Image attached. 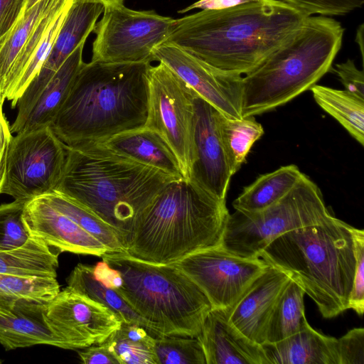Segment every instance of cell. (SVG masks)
<instances>
[{
	"instance_id": "obj_18",
	"label": "cell",
	"mask_w": 364,
	"mask_h": 364,
	"mask_svg": "<svg viewBox=\"0 0 364 364\" xmlns=\"http://www.w3.org/2000/svg\"><path fill=\"white\" fill-rule=\"evenodd\" d=\"M290 279L284 272L268 264L237 301L228 309L230 323L254 342L264 343L270 314Z\"/></svg>"
},
{
	"instance_id": "obj_31",
	"label": "cell",
	"mask_w": 364,
	"mask_h": 364,
	"mask_svg": "<svg viewBox=\"0 0 364 364\" xmlns=\"http://www.w3.org/2000/svg\"><path fill=\"white\" fill-rule=\"evenodd\" d=\"M219 124L228 164L234 175L245 161L255 142L263 135L264 129L253 116L233 119L221 113Z\"/></svg>"
},
{
	"instance_id": "obj_44",
	"label": "cell",
	"mask_w": 364,
	"mask_h": 364,
	"mask_svg": "<svg viewBox=\"0 0 364 364\" xmlns=\"http://www.w3.org/2000/svg\"><path fill=\"white\" fill-rule=\"evenodd\" d=\"M95 278L108 288L116 289L122 282L120 273L102 260L93 266Z\"/></svg>"
},
{
	"instance_id": "obj_35",
	"label": "cell",
	"mask_w": 364,
	"mask_h": 364,
	"mask_svg": "<svg viewBox=\"0 0 364 364\" xmlns=\"http://www.w3.org/2000/svg\"><path fill=\"white\" fill-rule=\"evenodd\" d=\"M71 4L65 8L55 18L50 26L36 50L33 53L24 72L18 81L10 98L12 108H15L16 102L31 82L36 77L48 58L56 36L59 32L65 15Z\"/></svg>"
},
{
	"instance_id": "obj_10",
	"label": "cell",
	"mask_w": 364,
	"mask_h": 364,
	"mask_svg": "<svg viewBox=\"0 0 364 364\" xmlns=\"http://www.w3.org/2000/svg\"><path fill=\"white\" fill-rule=\"evenodd\" d=\"M66 149L50 127L13 136L1 194L26 201L54 191L61 178Z\"/></svg>"
},
{
	"instance_id": "obj_6",
	"label": "cell",
	"mask_w": 364,
	"mask_h": 364,
	"mask_svg": "<svg viewBox=\"0 0 364 364\" xmlns=\"http://www.w3.org/2000/svg\"><path fill=\"white\" fill-rule=\"evenodd\" d=\"M344 28L331 16H308L294 34L242 77V117L291 101L332 70Z\"/></svg>"
},
{
	"instance_id": "obj_13",
	"label": "cell",
	"mask_w": 364,
	"mask_h": 364,
	"mask_svg": "<svg viewBox=\"0 0 364 364\" xmlns=\"http://www.w3.org/2000/svg\"><path fill=\"white\" fill-rule=\"evenodd\" d=\"M197 94L230 119L242 117V75L216 68L168 42L153 52Z\"/></svg>"
},
{
	"instance_id": "obj_42",
	"label": "cell",
	"mask_w": 364,
	"mask_h": 364,
	"mask_svg": "<svg viewBox=\"0 0 364 364\" xmlns=\"http://www.w3.org/2000/svg\"><path fill=\"white\" fill-rule=\"evenodd\" d=\"M25 4L26 0H0V39L16 24Z\"/></svg>"
},
{
	"instance_id": "obj_7",
	"label": "cell",
	"mask_w": 364,
	"mask_h": 364,
	"mask_svg": "<svg viewBox=\"0 0 364 364\" xmlns=\"http://www.w3.org/2000/svg\"><path fill=\"white\" fill-rule=\"evenodd\" d=\"M121 274L114 289L148 323L154 337H197L213 309L202 289L173 264H154L126 252H108L102 257Z\"/></svg>"
},
{
	"instance_id": "obj_4",
	"label": "cell",
	"mask_w": 364,
	"mask_h": 364,
	"mask_svg": "<svg viewBox=\"0 0 364 364\" xmlns=\"http://www.w3.org/2000/svg\"><path fill=\"white\" fill-rule=\"evenodd\" d=\"M225 199L188 178L168 183L134 220L124 240L127 254L171 264L221 245L229 217Z\"/></svg>"
},
{
	"instance_id": "obj_40",
	"label": "cell",
	"mask_w": 364,
	"mask_h": 364,
	"mask_svg": "<svg viewBox=\"0 0 364 364\" xmlns=\"http://www.w3.org/2000/svg\"><path fill=\"white\" fill-rule=\"evenodd\" d=\"M333 71L346 90L364 99L363 72L357 68L353 60L336 64Z\"/></svg>"
},
{
	"instance_id": "obj_25",
	"label": "cell",
	"mask_w": 364,
	"mask_h": 364,
	"mask_svg": "<svg viewBox=\"0 0 364 364\" xmlns=\"http://www.w3.org/2000/svg\"><path fill=\"white\" fill-rule=\"evenodd\" d=\"M304 173L297 166L290 164L260 175L244 188L232 202L235 210L256 212L275 203L287 195L301 178Z\"/></svg>"
},
{
	"instance_id": "obj_45",
	"label": "cell",
	"mask_w": 364,
	"mask_h": 364,
	"mask_svg": "<svg viewBox=\"0 0 364 364\" xmlns=\"http://www.w3.org/2000/svg\"><path fill=\"white\" fill-rule=\"evenodd\" d=\"M255 1L257 0H198L178 12L182 14L194 9L202 10L223 9Z\"/></svg>"
},
{
	"instance_id": "obj_33",
	"label": "cell",
	"mask_w": 364,
	"mask_h": 364,
	"mask_svg": "<svg viewBox=\"0 0 364 364\" xmlns=\"http://www.w3.org/2000/svg\"><path fill=\"white\" fill-rule=\"evenodd\" d=\"M44 195L55 208L100 240L109 252H126L119 232L95 213L55 191Z\"/></svg>"
},
{
	"instance_id": "obj_11",
	"label": "cell",
	"mask_w": 364,
	"mask_h": 364,
	"mask_svg": "<svg viewBox=\"0 0 364 364\" xmlns=\"http://www.w3.org/2000/svg\"><path fill=\"white\" fill-rule=\"evenodd\" d=\"M151 65L146 127L158 132L176 154L184 178L193 162L194 94L166 65Z\"/></svg>"
},
{
	"instance_id": "obj_2",
	"label": "cell",
	"mask_w": 364,
	"mask_h": 364,
	"mask_svg": "<svg viewBox=\"0 0 364 364\" xmlns=\"http://www.w3.org/2000/svg\"><path fill=\"white\" fill-rule=\"evenodd\" d=\"M150 62L83 63L51 128L65 145L100 142L145 126Z\"/></svg>"
},
{
	"instance_id": "obj_37",
	"label": "cell",
	"mask_w": 364,
	"mask_h": 364,
	"mask_svg": "<svg viewBox=\"0 0 364 364\" xmlns=\"http://www.w3.org/2000/svg\"><path fill=\"white\" fill-rule=\"evenodd\" d=\"M308 16H343L360 8L364 0H279Z\"/></svg>"
},
{
	"instance_id": "obj_3",
	"label": "cell",
	"mask_w": 364,
	"mask_h": 364,
	"mask_svg": "<svg viewBox=\"0 0 364 364\" xmlns=\"http://www.w3.org/2000/svg\"><path fill=\"white\" fill-rule=\"evenodd\" d=\"M65 146L64 169L54 191L110 225L123 242L139 213L168 183L178 179L101 142Z\"/></svg>"
},
{
	"instance_id": "obj_21",
	"label": "cell",
	"mask_w": 364,
	"mask_h": 364,
	"mask_svg": "<svg viewBox=\"0 0 364 364\" xmlns=\"http://www.w3.org/2000/svg\"><path fill=\"white\" fill-rule=\"evenodd\" d=\"M82 43L65 60L41 91L26 114L11 125L12 134L51 127L68 97L75 77L83 64Z\"/></svg>"
},
{
	"instance_id": "obj_27",
	"label": "cell",
	"mask_w": 364,
	"mask_h": 364,
	"mask_svg": "<svg viewBox=\"0 0 364 364\" xmlns=\"http://www.w3.org/2000/svg\"><path fill=\"white\" fill-rule=\"evenodd\" d=\"M310 90L316 102L363 146L364 99L346 90H336L316 84Z\"/></svg>"
},
{
	"instance_id": "obj_50",
	"label": "cell",
	"mask_w": 364,
	"mask_h": 364,
	"mask_svg": "<svg viewBox=\"0 0 364 364\" xmlns=\"http://www.w3.org/2000/svg\"><path fill=\"white\" fill-rule=\"evenodd\" d=\"M0 363H1V361L0 360Z\"/></svg>"
},
{
	"instance_id": "obj_1",
	"label": "cell",
	"mask_w": 364,
	"mask_h": 364,
	"mask_svg": "<svg viewBox=\"0 0 364 364\" xmlns=\"http://www.w3.org/2000/svg\"><path fill=\"white\" fill-rule=\"evenodd\" d=\"M307 16L279 0H257L176 19L166 42L216 68L242 75L289 39Z\"/></svg>"
},
{
	"instance_id": "obj_17",
	"label": "cell",
	"mask_w": 364,
	"mask_h": 364,
	"mask_svg": "<svg viewBox=\"0 0 364 364\" xmlns=\"http://www.w3.org/2000/svg\"><path fill=\"white\" fill-rule=\"evenodd\" d=\"M22 218L29 237L60 252L101 257L109 252L100 240L55 208L45 195L24 203Z\"/></svg>"
},
{
	"instance_id": "obj_39",
	"label": "cell",
	"mask_w": 364,
	"mask_h": 364,
	"mask_svg": "<svg viewBox=\"0 0 364 364\" xmlns=\"http://www.w3.org/2000/svg\"><path fill=\"white\" fill-rule=\"evenodd\" d=\"M339 364H364V328H354L337 338Z\"/></svg>"
},
{
	"instance_id": "obj_5",
	"label": "cell",
	"mask_w": 364,
	"mask_h": 364,
	"mask_svg": "<svg viewBox=\"0 0 364 364\" xmlns=\"http://www.w3.org/2000/svg\"><path fill=\"white\" fill-rule=\"evenodd\" d=\"M352 227L332 215L279 236L259 257L287 274L322 316L331 318L349 309L355 268Z\"/></svg>"
},
{
	"instance_id": "obj_14",
	"label": "cell",
	"mask_w": 364,
	"mask_h": 364,
	"mask_svg": "<svg viewBox=\"0 0 364 364\" xmlns=\"http://www.w3.org/2000/svg\"><path fill=\"white\" fill-rule=\"evenodd\" d=\"M220 112L195 92L193 162L188 179L225 199L231 177L220 132Z\"/></svg>"
},
{
	"instance_id": "obj_48",
	"label": "cell",
	"mask_w": 364,
	"mask_h": 364,
	"mask_svg": "<svg viewBox=\"0 0 364 364\" xmlns=\"http://www.w3.org/2000/svg\"><path fill=\"white\" fill-rule=\"evenodd\" d=\"M39 1H41V0H26V4H25L24 9L32 6L33 5H34L36 3H37Z\"/></svg>"
},
{
	"instance_id": "obj_16",
	"label": "cell",
	"mask_w": 364,
	"mask_h": 364,
	"mask_svg": "<svg viewBox=\"0 0 364 364\" xmlns=\"http://www.w3.org/2000/svg\"><path fill=\"white\" fill-rule=\"evenodd\" d=\"M104 9L105 6L100 3L73 0L48 58L16 102L18 113L16 119L26 114L65 60L79 45L85 43Z\"/></svg>"
},
{
	"instance_id": "obj_41",
	"label": "cell",
	"mask_w": 364,
	"mask_h": 364,
	"mask_svg": "<svg viewBox=\"0 0 364 364\" xmlns=\"http://www.w3.org/2000/svg\"><path fill=\"white\" fill-rule=\"evenodd\" d=\"M78 355L81 363L84 364H119L114 350L107 341L87 347L79 351Z\"/></svg>"
},
{
	"instance_id": "obj_26",
	"label": "cell",
	"mask_w": 364,
	"mask_h": 364,
	"mask_svg": "<svg viewBox=\"0 0 364 364\" xmlns=\"http://www.w3.org/2000/svg\"><path fill=\"white\" fill-rule=\"evenodd\" d=\"M60 1L41 0L24 9L14 27L0 39V91L2 96L11 71L23 48L43 18Z\"/></svg>"
},
{
	"instance_id": "obj_34",
	"label": "cell",
	"mask_w": 364,
	"mask_h": 364,
	"mask_svg": "<svg viewBox=\"0 0 364 364\" xmlns=\"http://www.w3.org/2000/svg\"><path fill=\"white\" fill-rule=\"evenodd\" d=\"M159 364H206L197 337L161 336L154 338Z\"/></svg>"
},
{
	"instance_id": "obj_9",
	"label": "cell",
	"mask_w": 364,
	"mask_h": 364,
	"mask_svg": "<svg viewBox=\"0 0 364 364\" xmlns=\"http://www.w3.org/2000/svg\"><path fill=\"white\" fill-rule=\"evenodd\" d=\"M175 23L176 19L154 11L133 10L124 4L105 7L93 31L91 61H154V49L166 41Z\"/></svg>"
},
{
	"instance_id": "obj_8",
	"label": "cell",
	"mask_w": 364,
	"mask_h": 364,
	"mask_svg": "<svg viewBox=\"0 0 364 364\" xmlns=\"http://www.w3.org/2000/svg\"><path fill=\"white\" fill-rule=\"evenodd\" d=\"M333 215L318 186L305 174L282 198L256 212L230 214L221 245L237 256L255 259L279 236L320 224Z\"/></svg>"
},
{
	"instance_id": "obj_15",
	"label": "cell",
	"mask_w": 364,
	"mask_h": 364,
	"mask_svg": "<svg viewBox=\"0 0 364 364\" xmlns=\"http://www.w3.org/2000/svg\"><path fill=\"white\" fill-rule=\"evenodd\" d=\"M46 312L63 328L71 350L105 342L122 323L105 305L68 286L47 304Z\"/></svg>"
},
{
	"instance_id": "obj_24",
	"label": "cell",
	"mask_w": 364,
	"mask_h": 364,
	"mask_svg": "<svg viewBox=\"0 0 364 364\" xmlns=\"http://www.w3.org/2000/svg\"><path fill=\"white\" fill-rule=\"evenodd\" d=\"M61 252L43 241L29 237L15 247L0 245V273L20 277L57 278Z\"/></svg>"
},
{
	"instance_id": "obj_19",
	"label": "cell",
	"mask_w": 364,
	"mask_h": 364,
	"mask_svg": "<svg viewBox=\"0 0 364 364\" xmlns=\"http://www.w3.org/2000/svg\"><path fill=\"white\" fill-rule=\"evenodd\" d=\"M48 302L26 301L0 310V343L6 350L36 345L70 349L63 328L46 312Z\"/></svg>"
},
{
	"instance_id": "obj_22",
	"label": "cell",
	"mask_w": 364,
	"mask_h": 364,
	"mask_svg": "<svg viewBox=\"0 0 364 364\" xmlns=\"http://www.w3.org/2000/svg\"><path fill=\"white\" fill-rule=\"evenodd\" d=\"M261 346L268 364H339L337 338L315 330L308 321L292 336Z\"/></svg>"
},
{
	"instance_id": "obj_29",
	"label": "cell",
	"mask_w": 364,
	"mask_h": 364,
	"mask_svg": "<svg viewBox=\"0 0 364 364\" xmlns=\"http://www.w3.org/2000/svg\"><path fill=\"white\" fill-rule=\"evenodd\" d=\"M304 295L302 288L290 279L280 293L270 314L265 343L280 341L304 327L307 321L304 314Z\"/></svg>"
},
{
	"instance_id": "obj_47",
	"label": "cell",
	"mask_w": 364,
	"mask_h": 364,
	"mask_svg": "<svg viewBox=\"0 0 364 364\" xmlns=\"http://www.w3.org/2000/svg\"><path fill=\"white\" fill-rule=\"evenodd\" d=\"M363 24L362 23L357 30L355 42L359 46L362 58H363Z\"/></svg>"
},
{
	"instance_id": "obj_12",
	"label": "cell",
	"mask_w": 364,
	"mask_h": 364,
	"mask_svg": "<svg viewBox=\"0 0 364 364\" xmlns=\"http://www.w3.org/2000/svg\"><path fill=\"white\" fill-rule=\"evenodd\" d=\"M205 294L213 309H230L267 267L262 258L247 259L221 245L194 252L173 263Z\"/></svg>"
},
{
	"instance_id": "obj_20",
	"label": "cell",
	"mask_w": 364,
	"mask_h": 364,
	"mask_svg": "<svg viewBox=\"0 0 364 364\" xmlns=\"http://www.w3.org/2000/svg\"><path fill=\"white\" fill-rule=\"evenodd\" d=\"M197 338L206 364H268L262 346L230 323L228 309H212Z\"/></svg>"
},
{
	"instance_id": "obj_30",
	"label": "cell",
	"mask_w": 364,
	"mask_h": 364,
	"mask_svg": "<svg viewBox=\"0 0 364 364\" xmlns=\"http://www.w3.org/2000/svg\"><path fill=\"white\" fill-rule=\"evenodd\" d=\"M60 290L57 278L0 273V310L11 311L26 301L49 302Z\"/></svg>"
},
{
	"instance_id": "obj_23",
	"label": "cell",
	"mask_w": 364,
	"mask_h": 364,
	"mask_svg": "<svg viewBox=\"0 0 364 364\" xmlns=\"http://www.w3.org/2000/svg\"><path fill=\"white\" fill-rule=\"evenodd\" d=\"M100 142L139 163L183 178L179 161L171 147L158 132L146 126Z\"/></svg>"
},
{
	"instance_id": "obj_46",
	"label": "cell",
	"mask_w": 364,
	"mask_h": 364,
	"mask_svg": "<svg viewBox=\"0 0 364 364\" xmlns=\"http://www.w3.org/2000/svg\"><path fill=\"white\" fill-rule=\"evenodd\" d=\"M82 1L96 2L102 4L105 8L124 4V0H78Z\"/></svg>"
},
{
	"instance_id": "obj_32",
	"label": "cell",
	"mask_w": 364,
	"mask_h": 364,
	"mask_svg": "<svg viewBox=\"0 0 364 364\" xmlns=\"http://www.w3.org/2000/svg\"><path fill=\"white\" fill-rule=\"evenodd\" d=\"M154 338L144 327L122 322L106 341L119 364H159Z\"/></svg>"
},
{
	"instance_id": "obj_38",
	"label": "cell",
	"mask_w": 364,
	"mask_h": 364,
	"mask_svg": "<svg viewBox=\"0 0 364 364\" xmlns=\"http://www.w3.org/2000/svg\"><path fill=\"white\" fill-rule=\"evenodd\" d=\"M355 255V268L348 302V309L362 316L364 311V231L352 227Z\"/></svg>"
},
{
	"instance_id": "obj_36",
	"label": "cell",
	"mask_w": 364,
	"mask_h": 364,
	"mask_svg": "<svg viewBox=\"0 0 364 364\" xmlns=\"http://www.w3.org/2000/svg\"><path fill=\"white\" fill-rule=\"evenodd\" d=\"M24 202L14 200L0 205V245L18 247L25 243L29 235L23 222Z\"/></svg>"
},
{
	"instance_id": "obj_49",
	"label": "cell",
	"mask_w": 364,
	"mask_h": 364,
	"mask_svg": "<svg viewBox=\"0 0 364 364\" xmlns=\"http://www.w3.org/2000/svg\"><path fill=\"white\" fill-rule=\"evenodd\" d=\"M5 101V99L3 97L1 91H0V105H3L4 102Z\"/></svg>"
},
{
	"instance_id": "obj_43",
	"label": "cell",
	"mask_w": 364,
	"mask_h": 364,
	"mask_svg": "<svg viewBox=\"0 0 364 364\" xmlns=\"http://www.w3.org/2000/svg\"><path fill=\"white\" fill-rule=\"evenodd\" d=\"M12 136L11 125L3 112V105H0V194L4 180L7 152Z\"/></svg>"
},
{
	"instance_id": "obj_28",
	"label": "cell",
	"mask_w": 364,
	"mask_h": 364,
	"mask_svg": "<svg viewBox=\"0 0 364 364\" xmlns=\"http://www.w3.org/2000/svg\"><path fill=\"white\" fill-rule=\"evenodd\" d=\"M68 286L109 309L121 322L144 327L149 333L147 322L140 316L114 289L98 281L93 266L78 264L67 278Z\"/></svg>"
}]
</instances>
